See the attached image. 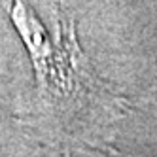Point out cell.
<instances>
[{"label":"cell","instance_id":"cell-1","mask_svg":"<svg viewBox=\"0 0 157 157\" xmlns=\"http://www.w3.org/2000/svg\"><path fill=\"white\" fill-rule=\"evenodd\" d=\"M12 2L10 15L32 57L42 95L64 100L76 97L82 89H93L95 78L89 74V63L78 46L74 21L59 17L51 34L27 6V0Z\"/></svg>","mask_w":157,"mask_h":157}]
</instances>
